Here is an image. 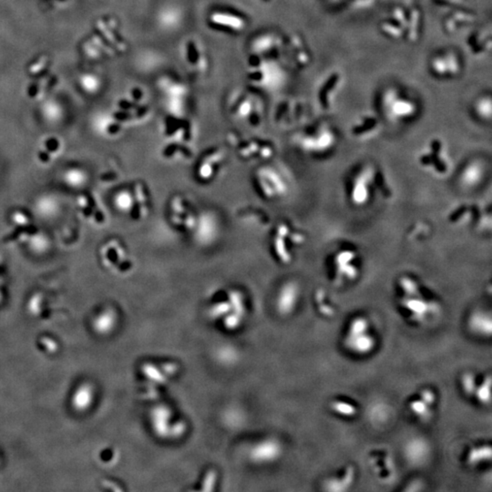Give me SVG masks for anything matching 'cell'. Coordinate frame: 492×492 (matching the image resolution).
Instances as JSON below:
<instances>
[{
	"instance_id": "cell-26",
	"label": "cell",
	"mask_w": 492,
	"mask_h": 492,
	"mask_svg": "<svg viewBox=\"0 0 492 492\" xmlns=\"http://www.w3.org/2000/svg\"><path fill=\"white\" fill-rule=\"evenodd\" d=\"M420 19L421 18H420L419 11L411 10V12L408 15V27H407L409 40H415L417 39L418 28L420 27Z\"/></svg>"
},
{
	"instance_id": "cell-5",
	"label": "cell",
	"mask_w": 492,
	"mask_h": 492,
	"mask_svg": "<svg viewBox=\"0 0 492 492\" xmlns=\"http://www.w3.org/2000/svg\"><path fill=\"white\" fill-rule=\"evenodd\" d=\"M344 343L346 348L355 355H369L375 350L377 339L371 333V324L368 317L358 315L351 319Z\"/></svg>"
},
{
	"instance_id": "cell-15",
	"label": "cell",
	"mask_w": 492,
	"mask_h": 492,
	"mask_svg": "<svg viewBox=\"0 0 492 492\" xmlns=\"http://www.w3.org/2000/svg\"><path fill=\"white\" fill-rule=\"evenodd\" d=\"M378 128V121L372 116H364L351 128V134L358 139H366L372 135Z\"/></svg>"
},
{
	"instance_id": "cell-21",
	"label": "cell",
	"mask_w": 492,
	"mask_h": 492,
	"mask_svg": "<svg viewBox=\"0 0 492 492\" xmlns=\"http://www.w3.org/2000/svg\"><path fill=\"white\" fill-rule=\"evenodd\" d=\"M475 399L481 405H487L491 400V377L488 375L483 378V380L479 382L475 391Z\"/></svg>"
},
{
	"instance_id": "cell-9",
	"label": "cell",
	"mask_w": 492,
	"mask_h": 492,
	"mask_svg": "<svg viewBox=\"0 0 492 492\" xmlns=\"http://www.w3.org/2000/svg\"><path fill=\"white\" fill-rule=\"evenodd\" d=\"M430 445L422 437H413L404 445V457L413 466H421L430 456Z\"/></svg>"
},
{
	"instance_id": "cell-2",
	"label": "cell",
	"mask_w": 492,
	"mask_h": 492,
	"mask_svg": "<svg viewBox=\"0 0 492 492\" xmlns=\"http://www.w3.org/2000/svg\"><path fill=\"white\" fill-rule=\"evenodd\" d=\"M381 171L373 164H362L352 172L346 181L347 202L355 208H365L371 204L376 192L386 189Z\"/></svg>"
},
{
	"instance_id": "cell-1",
	"label": "cell",
	"mask_w": 492,
	"mask_h": 492,
	"mask_svg": "<svg viewBox=\"0 0 492 492\" xmlns=\"http://www.w3.org/2000/svg\"><path fill=\"white\" fill-rule=\"evenodd\" d=\"M396 285L399 294V306L413 322L423 323L440 310L439 302L430 297L425 285L415 275H400Z\"/></svg>"
},
{
	"instance_id": "cell-10",
	"label": "cell",
	"mask_w": 492,
	"mask_h": 492,
	"mask_svg": "<svg viewBox=\"0 0 492 492\" xmlns=\"http://www.w3.org/2000/svg\"><path fill=\"white\" fill-rule=\"evenodd\" d=\"M283 448L276 439H269L257 443L250 450V457L261 464L277 460L282 454Z\"/></svg>"
},
{
	"instance_id": "cell-3",
	"label": "cell",
	"mask_w": 492,
	"mask_h": 492,
	"mask_svg": "<svg viewBox=\"0 0 492 492\" xmlns=\"http://www.w3.org/2000/svg\"><path fill=\"white\" fill-rule=\"evenodd\" d=\"M363 266L362 253L354 244H341L324 260L328 278L337 286L354 284L362 275Z\"/></svg>"
},
{
	"instance_id": "cell-6",
	"label": "cell",
	"mask_w": 492,
	"mask_h": 492,
	"mask_svg": "<svg viewBox=\"0 0 492 492\" xmlns=\"http://www.w3.org/2000/svg\"><path fill=\"white\" fill-rule=\"evenodd\" d=\"M382 108L386 117L395 122L411 120L417 116L418 107L412 99L388 89L382 98Z\"/></svg>"
},
{
	"instance_id": "cell-25",
	"label": "cell",
	"mask_w": 492,
	"mask_h": 492,
	"mask_svg": "<svg viewBox=\"0 0 492 492\" xmlns=\"http://www.w3.org/2000/svg\"><path fill=\"white\" fill-rule=\"evenodd\" d=\"M432 73L438 78H448V67L444 55H437L430 61Z\"/></svg>"
},
{
	"instance_id": "cell-28",
	"label": "cell",
	"mask_w": 492,
	"mask_h": 492,
	"mask_svg": "<svg viewBox=\"0 0 492 492\" xmlns=\"http://www.w3.org/2000/svg\"><path fill=\"white\" fill-rule=\"evenodd\" d=\"M417 397H419L423 401H425L426 403L429 404L432 408L434 407L435 404L437 402V398H438L436 392L433 389L429 388V387L421 389Z\"/></svg>"
},
{
	"instance_id": "cell-16",
	"label": "cell",
	"mask_w": 492,
	"mask_h": 492,
	"mask_svg": "<svg viewBox=\"0 0 492 492\" xmlns=\"http://www.w3.org/2000/svg\"><path fill=\"white\" fill-rule=\"evenodd\" d=\"M340 82V75L337 73H334L328 78L324 82L323 87L320 89L319 98L320 104L324 110H327L330 107V97L331 94L337 89V85Z\"/></svg>"
},
{
	"instance_id": "cell-14",
	"label": "cell",
	"mask_w": 492,
	"mask_h": 492,
	"mask_svg": "<svg viewBox=\"0 0 492 492\" xmlns=\"http://www.w3.org/2000/svg\"><path fill=\"white\" fill-rule=\"evenodd\" d=\"M491 447L488 444H479L469 448L466 454L467 465L476 468L491 461Z\"/></svg>"
},
{
	"instance_id": "cell-20",
	"label": "cell",
	"mask_w": 492,
	"mask_h": 492,
	"mask_svg": "<svg viewBox=\"0 0 492 492\" xmlns=\"http://www.w3.org/2000/svg\"><path fill=\"white\" fill-rule=\"evenodd\" d=\"M408 408L410 412L412 413L415 417L427 420L431 416V409L432 407L429 404L423 401L419 397H417L416 399H413L408 403Z\"/></svg>"
},
{
	"instance_id": "cell-23",
	"label": "cell",
	"mask_w": 492,
	"mask_h": 492,
	"mask_svg": "<svg viewBox=\"0 0 492 492\" xmlns=\"http://www.w3.org/2000/svg\"><path fill=\"white\" fill-rule=\"evenodd\" d=\"M380 29L385 35L395 40L401 39L404 36V32L406 31L404 27L393 18L382 21L380 24Z\"/></svg>"
},
{
	"instance_id": "cell-18",
	"label": "cell",
	"mask_w": 492,
	"mask_h": 492,
	"mask_svg": "<svg viewBox=\"0 0 492 492\" xmlns=\"http://www.w3.org/2000/svg\"><path fill=\"white\" fill-rule=\"evenodd\" d=\"M473 111L475 115L482 121H489L491 119L492 104L490 96H483L479 98L474 103Z\"/></svg>"
},
{
	"instance_id": "cell-19",
	"label": "cell",
	"mask_w": 492,
	"mask_h": 492,
	"mask_svg": "<svg viewBox=\"0 0 492 492\" xmlns=\"http://www.w3.org/2000/svg\"><path fill=\"white\" fill-rule=\"evenodd\" d=\"M333 412L343 417H355L357 414V408L355 404L344 399H335L330 404Z\"/></svg>"
},
{
	"instance_id": "cell-22",
	"label": "cell",
	"mask_w": 492,
	"mask_h": 492,
	"mask_svg": "<svg viewBox=\"0 0 492 492\" xmlns=\"http://www.w3.org/2000/svg\"><path fill=\"white\" fill-rule=\"evenodd\" d=\"M478 378L476 374L471 371H467L461 375L460 377V386L463 394L467 397H474L475 391L478 386Z\"/></svg>"
},
{
	"instance_id": "cell-13",
	"label": "cell",
	"mask_w": 492,
	"mask_h": 492,
	"mask_svg": "<svg viewBox=\"0 0 492 492\" xmlns=\"http://www.w3.org/2000/svg\"><path fill=\"white\" fill-rule=\"evenodd\" d=\"M468 327L476 336L489 337L492 333V318L490 312L476 310L468 318Z\"/></svg>"
},
{
	"instance_id": "cell-17",
	"label": "cell",
	"mask_w": 492,
	"mask_h": 492,
	"mask_svg": "<svg viewBox=\"0 0 492 492\" xmlns=\"http://www.w3.org/2000/svg\"><path fill=\"white\" fill-rule=\"evenodd\" d=\"M315 302L317 310L319 311L322 315L326 317H331L335 315L336 313L335 306L330 301L328 293L324 289L316 290L315 293Z\"/></svg>"
},
{
	"instance_id": "cell-7",
	"label": "cell",
	"mask_w": 492,
	"mask_h": 492,
	"mask_svg": "<svg viewBox=\"0 0 492 492\" xmlns=\"http://www.w3.org/2000/svg\"><path fill=\"white\" fill-rule=\"evenodd\" d=\"M337 144V134L330 126L325 124L314 133L308 134L303 142L306 151L318 156H325L331 153Z\"/></svg>"
},
{
	"instance_id": "cell-8",
	"label": "cell",
	"mask_w": 492,
	"mask_h": 492,
	"mask_svg": "<svg viewBox=\"0 0 492 492\" xmlns=\"http://www.w3.org/2000/svg\"><path fill=\"white\" fill-rule=\"evenodd\" d=\"M488 174L487 165L481 159L469 160L457 173V183L466 191L478 189L486 180Z\"/></svg>"
},
{
	"instance_id": "cell-24",
	"label": "cell",
	"mask_w": 492,
	"mask_h": 492,
	"mask_svg": "<svg viewBox=\"0 0 492 492\" xmlns=\"http://www.w3.org/2000/svg\"><path fill=\"white\" fill-rule=\"evenodd\" d=\"M213 21L214 24L222 25L224 27L235 30H238L243 27V21L240 20L239 18H235L228 14H216L213 16Z\"/></svg>"
},
{
	"instance_id": "cell-27",
	"label": "cell",
	"mask_w": 492,
	"mask_h": 492,
	"mask_svg": "<svg viewBox=\"0 0 492 492\" xmlns=\"http://www.w3.org/2000/svg\"><path fill=\"white\" fill-rule=\"evenodd\" d=\"M445 58L448 67V78H455L461 72V62L458 60V58L456 54L449 53L445 54Z\"/></svg>"
},
{
	"instance_id": "cell-11",
	"label": "cell",
	"mask_w": 492,
	"mask_h": 492,
	"mask_svg": "<svg viewBox=\"0 0 492 492\" xmlns=\"http://www.w3.org/2000/svg\"><path fill=\"white\" fill-rule=\"evenodd\" d=\"M300 298V287L297 283H287L280 290L277 309L282 315H290L297 308Z\"/></svg>"
},
{
	"instance_id": "cell-12",
	"label": "cell",
	"mask_w": 492,
	"mask_h": 492,
	"mask_svg": "<svg viewBox=\"0 0 492 492\" xmlns=\"http://www.w3.org/2000/svg\"><path fill=\"white\" fill-rule=\"evenodd\" d=\"M355 476L356 470L355 467L347 466L341 474L333 476L324 480V489L330 492L346 491L355 483Z\"/></svg>"
},
{
	"instance_id": "cell-4",
	"label": "cell",
	"mask_w": 492,
	"mask_h": 492,
	"mask_svg": "<svg viewBox=\"0 0 492 492\" xmlns=\"http://www.w3.org/2000/svg\"><path fill=\"white\" fill-rule=\"evenodd\" d=\"M417 162L419 168L432 177L443 180L453 170L452 160L442 140L433 138L418 151Z\"/></svg>"
}]
</instances>
